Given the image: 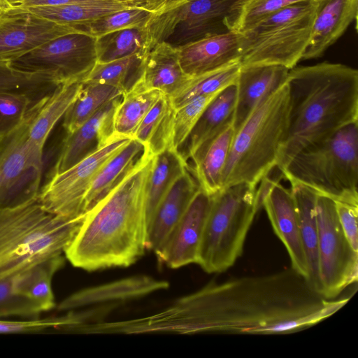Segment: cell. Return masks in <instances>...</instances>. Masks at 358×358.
I'll return each instance as SVG.
<instances>
[{"label":"cell","mask_w":358,"mask_h":358,"mask_svg":"<svg viewBox=\"0 0 358 358\" xmlns=\"http://www.w3.org/2000/svg\"><path fill=\"white\" fill-rule=\"evenodd\" d=\"M316 5L309 0L285 7L241 32V65L296 66L310 39Z\"/></svg>","instance_id":"cell-8"},{"label":"cell","mask_w":358,"mask_h":358,"mask_svg":"<svg viewBox=\"0 0 358 358\" xmlns=\"http://www.w3.org/2000/svg\"><path fill=\"white\" fill-rule=\"evenodd\" d=\"M200 189L189 166L165 194L147 227L146 249L157 253Z\"/></svg>","instance_id":"cell-20"},{"label":"cell","mask_w":358,"mask_h":358,"mask_svg":"<svg viewBox=\"0 0 358 358\" xmlns=\"http://www.w3.org/2000/svg\"><path fill=\"white\" fill-rule=\"evenodd\" d=\"M59 83L52 76L17 71L0 65V93L25 94L39 101L50 94Z\"/></svg>","instance_id":"cell-38"},{"label":"cell","mask_w":358,"mask_h":358,"mask_svg":"<svg viewBox=\"0 0 358 358\" xmlns=\"http://www.w3.org/2000/svg\"><path fill=\"white\" fill-rule=\"evenodd\" d=\"M262 207L277 236L289 256L292 268L306 280L308 266L303 248L299 220L291 189L268 176L259 183Z\"/></svg>","instance_id":"cell-14"},{"label":"cell","mask_w":358,"mask_h":358,"mask_svg":"<svg viewBox=\"0 0 358 358\" xmlns=\"http://www.w3.org/2000/svg\"><path fill=\"white\" fill-rule=\"evenodd\" d=\"M64 263L65 257L60 254L26 268L13 275L15 290L37 304L43 312L52 310L56 307L52 278Z\"/></svg>","instance_id":"cell-30"},{"label":"cell","mask_w":358,"mask_h":358,"mask_svg":"<svg viewBox=\"0 0 358 358\" xmlns=\"http://www.w3.org/2000/svg\"><path fill=\"white\" fill-rule=\"evenodd\" d=\"M37 102L25 94L0 93V138L16 130Z\"/></svg>","instance_id":"cell-41"},{"label":"cell","mask_w":358,"mask_h":358,"mask_svg":"<svg viewBox=\"0 0 358 358\" xmlns=\"http://www.w3.org/2000/svg\"><path fill=\"white\" fill-rule=\"evenodd\" d=\"M358 0H317L309 43L301 60L320 57L357 21Z\"/></svg>","instance_id":"cell-21"},{"label":"cell","mask_w":358,"mask_h":358,"mask_svg":"<svg viewBox=\"0 0 358 358\" xmlns=\"http://www.w3.org/2000/svg\"><path fill=\"white\" fill-rule=\"evenodd\" d=\"M42 313L37 304L15 290L13 276L0 280V318L19 316L35 319Z\"/></svg>","instance_id":"cell-42"},{"label":"cell","mask_w":358,"mask_h":358,"mask_svg":"<svg viewBox=\"0 0 358 358\" xmlns=\"http://www.w3.org/2000/svg\"><path fill=\"white\" fill-rule=\"evenodd\" d=\"M184 1L185 0H148L140 5L117 11L77 28L96 38L121 29L144 27Z\"/></svg>","instance_id":"cell-27"},{"label":"cell","mask_w":358,"mask_h":358,"mask_svg":"<svg viewBox=\"0 0 358 358\" xmlns=\"http://www.w3.org/2000/svg\"><path fill=\"white\" fill-rule=\"evenodd\" d=\"M211 205V195L201 188L160 250L159 262L171 268L196 264L201 241Z\"/></svg>","instance_id":"cell-15"},{"label":"cell","mask_w":358,"mask_h":358,"mask_svg":"<svg viewBox=\"0 0 358 358\" xmlns=\"http://www.w3.org/2000/svg\"><path fill=\"white\" fill-rule=\"evenodd\" d=\"M188 166L187 162L176 149L168 148L154 155L147 187V227L165 194Z\"/></svg>","instance_id":"cell-31"},{"label":"cell","mask_w":358,"mask_h":358,"mask_svg":"<svg viewBox=\"0 0 358 358\" xmlns=\"http://www.w3.org/2000/svg\"><path fill=\"white\" fill-rule=\"evenodd\" d=\"M288 113L285 82L235 131L223 172L222 188L241 182L258 185L276 167L287 129Z\"/></svg>","instance_id":"cell-5"},{"label":"cell","mask_w":358,"mask_h":358,"mask_svg":"<svg viewBox=\"0 0 358 358\" xmlns=\"http://www.w3.org/2000/svg\"><path fill=\"white\" fill-rule=\"evenodd\" d=\"M81 86L82 82L59 84L45 98L30 124L29 135L34 143L44 147L50 131L76 99Z\"/></svg>","instance_id":"cell-32"},{"label":"cell","mask_w":358,"mask_h":358,"mask_svg":"<svg viewBox=\"0 0 358 358\" xmlns=\"http://www.w3.org/2000/svg\"><path fill=\"white\" fill-rule=\"evenodd\" d=\"M27 0H0V11L13 9Z\"/></svg>","instance_id":"cell-46"},{"label":"cell","mask_w":358,"mask_h":358,"mask_svg":"<svg viewBox=\"0 0 358 358\" xmlns=\"http://www.w3.org/2000/svg\"><path fill=\"white\" fill-rule=\"evenodd\" d=\"M75 323L76 320L73 314L27 320L0 319V334L40 333L50 329L71 330Z\"/></svg>","instance_id":"cell-43"},{"label":"cell","mask_w":358,"mask_h":358,"mask_svg":"<svg viewBox=\"0 0 358 358\" xmlns=\"http://www.w3.org/2000/svg\"><path fill=\"white\" fill-rule=\"evenodd\" d=\"M240 68L241 63H236L192 77L180 91L170 97L172 106L177 109L198 96L217 93L235 84Z\"/></svg>","instance_id":"cell-36"},{"label":"cell","mask_w":358,"mask_h":358,"mask_svg":"<svg viewBox=\"0 0 358 358\" xmlns=\"http://www.w3.org/2000/svg\"><path fill=\"white\" fill-rule=\"evenodd\" d=\"M262 208L258 185L241 182L212 194L196 264L208 273L232 266L241 255L247 234Z\"/></svg>","instance_id":"cell-7"},{"label":"cell","mask_w":358,"mask_h":358,"mask_svg":"<svg viewBox=\"0 0 358 358\" xmlns=\"http://www.w3.org/2000/svg\"><path fill=\"white\" fill-rule=\"evenodd\" d=\"M338 221L352 248L358 252V203L334 201Z\"/></svg>","instance_id":"cell-44"},{"label":"cell","mask_w":358,"mask_h":358,"mask_svg":"<svg viewBox=\"0 0 358 358\" xmlns=\"http://www.w3.org/2000/svg\"><path fill=\"white\" fill-rule=\"evenodd\" d=\"M163 93L147 89L140 82L124 92L113 117L114 134L133 138L141 122Z\"/></svg>","instance_id":"cell-34"},{"label":"cell","mask_w":358,"mask_h":358,"mask_svg":"<svg viewBox=\"0 0 358 358\" xmlns=\"http://www.w3.org/2000/svg\"><path fill=\"white\" fill-rule=\"evenodd\" d=\"M184 72L190 77L241 63V34H210L177 46Z\"/></svg>","instance_id":"cell-18"},{"label":"cell","mask_w":358,"mask_h":358,"mask_svg":"<svg viewBox=\"0 0 358 358\" xmlns=\"http://www.w3.org/2000/svg\"><path fill=\"white\" fill-rule=\"evenodd\" d=\"M123 93L113 85L83 81L76 99L64 115L63 127L66 134L73 133L104 105Z\"/></svg>","instance_id":"cell-35"},{"label":"cell","mask_w":358,"mask_h":358,"mask_svg":"<svg viewBox=\"0 0 358 358\" xmlns=\"http://www.w3.org/2000/svg\"><path fill=\"white\" fill-rule=\"evenodd\" d=\"M233 121L203 143L189 159L200 188L212 195L222 188V176L234 136Z\"/></svg>","instance_id":"cell-24"},{"label":"cell","mask_w":358,"mask_h":358,"mask_svg":"<svg viewBox=\"0 0 358 358\" xmlns=\"http://www.w3.org/2000/svg\"><path fill=\"white\" fill-rule=\"evenodd\" d=\"M299 220L300 232L305 253L310 287L322 295V287L318 270V227L315 213L317 194L299 184L291 185Z\"/></svg>","instance_id":"cell-26"},{"label":"cell","mask_w":358,"mask_h":358,"mask_svg":"<svg viewBox=\"0 0 358 358\" xmlns=\"http://www.w3.org/2000/svg\"><path fill=\"white\" fill-rule=\"evenodd\" d=\"M334 201L358 203V122L299 150L280 171Z\"/></svg>","instance_id":"cell-6"},{"label":"cell","mask_w":358,"mask_h":358,"mask_svg":"<svg viewBox=\"0 0 358 358\" xmlns=\"http://www.w3.org/2000/svg\"><path fill=\"white\" fill-rule=\"evenodd\" d=\"M240 1L185 0L173 10V32L170 38H176L179 46L229 31L227 20Z\"/></svg>","instance_id":"cell-16"},{"label":"cell","mask_w":358,"mask_h":358,"mask_svg":"<svg viewBox=\"0 0 358 358\" xmlns=\"http://www.w3.org/2000/svg\"><path fill=\"white\" fill-rule=\"evenodd\" d=\"M191 78L180 66L177 47L162 41L143 59L141 75L138 81L147 89L159 90L171 97L180 91Z\"/></svg>","instance_id":"cell-23"},{"label":"cell","mask_w":358,"mask_h":358,"mask_svg":"<svg viewBox=\"0 0 358 358\" xmlns=\"http://www.w3.org/2000/svg\"><path fill=\"white\" fill-rule=\"evenodd\" d=\"M309 0H241L229 17V30L242 32L268 15Z\"/></svg>","instance_id":"cell-39"},{"label":"cell","mask_w":358,"mask_h":358,"mask_svg":"<svg viewBox=\"0 0 358 358\" xmlns=\"http://www.w3.org/2000/svg\"><path fill=\"white\" fill-rule=\"evenodd\" d=\"M86 215L69 218L52 214L42 206L38 196L0 208V280L63 254Z\"/></svg>","instance_id":"cell-4"},{"label":"cell","mask_w":358,"mask_h":358,"mask_svg":"<svg viewBox=\"0 0 358 358\" xmlns=\"http://www.w3.org/2000/svg\"><path fill=\"white\" fill-rule=\"evenodd\" d=\"M169 284L147 275H136L78 291L62 300L57 306L61 311L71 310L92 305L122 301L142 297L154 292L166 289Z\"/></svg>","instance_id":"cell-22"},{"label":"cell","mask_w":358,"mask_h":358,"mask_svg":"<svg viewBox=\"0 0 358 358\" xmlns=\"http://www.w3.org/2000/svg\"><path fill=\"white\" fill-rule=\"evenodd\" d=\"M122 96L107 103L76 131L66 134L50 176L69 169L116 136L113 117Z\"/></svg>","instance_id":"cell-17"},{"label":"cell","mask_w":358,"mask_h":358,"mask_svg":"<svg viewBox=\"0 0 358 358\" xmlns=\"http://www.w3.org/2000/svg\"><path fill=\"white\" fill-rule=\"evenodd\" d=\"M143 59L131 55L108 62H96L83 81L108 84L126 92L139 80Z\"/></svg>","instance_id":"cell-37"},{"label":"cell","mask_w":358,"mask_h":358,"mask_svg":"<svg viewBox=\"0 0 358 358\" xmlns=\"http://www.w3.org/2000/svg\"><path fill=\"white\" fill-rule=\"evenodd\" d=\"M350 299H325L292 268L242 277L185 299V331L291 334L328 318Z\"/></svg>","instance_id":"cell-1"},{"label":"cell","mask_w":358,"mask_h":358,"mask_svg":"<svg viewBox=\"0 0 358 358\" xmlns=\"http://www.w3.org/2000/svg\"><path fill=\"white\" fill-rule=\"evenodd\" d=\"M315 213L318 227V270L322 296L334 299L357 281L358 252L346 238L333 199L317 195Z\"/></svg>","instance_id":"cell-10"},{"label":"cell","mask_w":358,"mask_h":358,"mask_svg":"<svg viewBox=\"0 0 358 358\" xmlns=\"http://www.w3.org/2000/svg\"><path fill=\"white\" fill-rule=\"evenodd\" d=\"M131 139L115 136L69 169L49 176L38 195L42 206L52 214L65 217L86 214L85 199L93 180L104 164Z\"/></svg>","instance_id":"cell-12"},{"label":"cell","mask_w":358,"mask_h":358,"mask_svg":"<svg viewBox=\"0 0 358 358\" xmlns=\"http://www.w3.org/2000/svg\"><path fill=\"white\" fill-rule=\"evenodd\" d=\"M236 92V83L229 85L222 90L206 107L180 147L183 150L179 152L187 162L203 143L233 121Z\"/></svg>","instance_id":"cell-25"},{"label":"cell","mask_w":358,"mask_h":358,"mask_svg":"<svg viewBox=\"0 0 358 358\" xmlns=\"http://www.w3.org/2000/svg\"><path fill=\"white\" fill-rule=\"evenodd\" d=\"M288 125L276 167L281 171L306 145L358 122V71L324 62L294 66L286 80Z\"/></svg>","instance_id":"cell-3"},{"label":"cell","mask_w":358,"mask_h":358,"mask_svg":"<svg viewBox=\"0 0 358 358\" xmlns=\"http://www.w3.org/2000/svg\"><path fill=\"white\" fill-rule=\"evenodd\" d=\"M96 61V38L81 31L44 43L9 66L25 73L47 74L62 84L83 82Z\"/></svg>","instance_id":"cell-11"},{"label":"cell","mask_w":358,"mask_h":358,"mask_svg":"<svg viewBox=\"0 0 358 358\" xmlns=\"http://www.w3.org/2000/svg\"><path fill=\"white\" fill-rule=\"evenodd\" d=\"M154 155L141 161L103 199L87 213L64 251L75 267L88 271L126 267L146 249V194Z\"/></svg>","instance_id":"cell-2"},{"label":"cell","mask_w":358,"mask_h":358,"mask_svg":"<svg viewBox=\"0 0 358 358\" xmlns=\"http://www.w3.org/2000/svg\"><path fill=\"white\" fill-rule=\"evenodd\" d=\"M21 8L0 11V65L9 66L41 45L57 37L81 31Z\"/></svg>","instance_id":"cell-13"},{"label":"cell","mask_w":358,"mask_h":358,"mask_svg":"<svg viewBox=\"0 0 358 358\" xmlns=\"http://www.w3.org/2000/svg\"><path fill=\"white\" fill-rule=\"evenodd\" d=\"M147 147L136 138L131 141L112 157L93 180L85 199L87 213L115 188L141 161Z\"/></svg>","instance_id":"cell-28"},{"label":"cell","mask_w":358,"mask_h":358,"mask_svg":"<svg viewBox=\"0 0 358 358\" xmlns=\"http://www.w3.org/2000/svg\"><path fill=\"white\" fill-rule=\"evenodd\" d=\"M219 92L198 96L175 109L172 129V144L175 149L178 150L182 145L206 107Z\"/></svg>","instance_id":"cell-40"},{"label":"cell","mask_w":358,"mask_h":358,"mask_svg":"<svg viewBox=\"0 0 358 358\" xmlns=\"http://www.w3.org/2000/svg\"><path fill=\"white\" fill-rule=\"evenodd\" d=\"M148 0H98L64 6H43L21 8L58 24L78 27Z\"/></svg>","instance_id":"cell-29"},{"label":"cell","mask_w":358,"mask_h":358,"mask_svg":"<svg viewBox=\"0 0 358 358\" xmlns=\"http://www.w3.org/2000/svg\"><path fill=\"white\" fill-rule=\"evenodd\" d=\"M289 71L287 67L276 64L241 65L236 83L234 131L264 99L286 82Z\"/></svg>","instance_id":"cell-19"},{"label":"cell","mask_w":358,"mask_h":358,"mask_svg":"<svg viewBox=\"0 0 358 358\" xmlns=\"http://www.w3.org/2000/svg\"><path fill=\"white\" fill-rule=\"evenodd\" d=\"M174 112L170 97L162 94L145 115L133 138L143 143L153 155L168 148L175 149L172 144Z\"/></svg>","instance_id":"cell-33"},{"label":"cell","mask_w":358,"mask_h":358,"mask_svg":"<svg viewBox=\"0 0 358 358\" xmlns=\"http://www.w3.org/2000/svg\"><path fill=\"white\" fill-rule=\"evenodd\" d=\"M44 100L30 109L16 130L0 138V208L22 204L38 195L43 148L29 138V131L31 120Z\"/></svg>","instance_id":"cell-9"},{"label":"cell","mask_w":358,"mask_h":358,"mask_svg":"<svg viewBox=\"0 0 358 358\" xmlns=\"http://www.w3.org/2000/svg\"><path fill=\"white\" fill-rule=\"evenodd\" d=\"M98 0H27L21 3L15 8H24L33 6H64L71 4H79L95 1Z\"/></svg>","instance_id":"cell-45"}]
</instances>
